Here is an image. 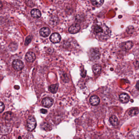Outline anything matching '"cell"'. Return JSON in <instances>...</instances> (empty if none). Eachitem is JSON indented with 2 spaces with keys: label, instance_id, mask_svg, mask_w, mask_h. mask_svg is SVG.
I'll return each mask as SVG.
<instances>
[{
  "label": "cell",
  "instance_id": "6da1fadb",
  "mask_svg": "<svg viewBox=\"0 0 139 139\" xmlns=\"http://www.w3.org/2000/svg\"><path fill=\"white\" fill-rule=\"evenodd\" d=\"M94 32L99 39L105 40L110 37L111 31L110 28L104 24L102 23L96 24L94 26Z\"/></svg>",
  "mask_w": 139,
  "mask_h": 139
},
{
  "label": "cell",
  "instance_id": "7a4b0ae2",
  "mask_svg": "<svg viewBox=\"0 0 139 139\" xmlns=\"http://www.w3.org/2000/svg\"><path fill=\"white\" fill-rule=\"evenodd\" d=\"M100 51L98 48H92L89 50V56L91 61H97L100 59Z\"/></svg>",
  "mask_w": 139,
  "mask_h": 139
},
{
  "label": "cell",
  "instance_id": "3957f363",
  "mask_svg": "<svg viewBox=\"0 0 139 139\" xmlns=\"http://www.w3.org/2000/svg\"><path fill=\"white\" fill-rule=\"evenodd\" d=\"M27 127L28 130L32 131L36 126V122L34 117H29L27 120Z\"/></svg>",
  "mask_w": 139,
  "mask_h": 139
},
{
  "label": "cell",
  "instance_id": "277c9868",
  "mask_svg": "<svg viewBox=\"0 0 139 139\" xmlns=\"http://www.w3.org/2000/svg\"><path fill=\"white\" fill-rule=\"evenodd\" d=\"M12 66L16 71H21L24 67V64L20 60L16 59L13 61Z\"/></svg>",
  "mask_w": 139,
  "mask_h": 139
},
{
  "label": "cell",
  "instance_id": "5b68a950",
  "mask_svg": "<svg viewBox=\"0 0 139 139\" xmlns=\"http://www.w3.org/2000/svg\"><path fill=\"white\" fill-rule=\"evenodd\" d=\"M42 103L44 107H50L53 104V100L50 97H46L42 100Z\"/></svg>",
  "mask_w": 139,
  "mask_h": 139
},
{
  "label": "cell",
  "instance_id": "8992f818",
  "mask_svg": "<svg viewBox=\"0 0 139 139\" xmlns=\"http://www.w3.org/2000/svg\"><path fill=\"white\" fill-rule=\"evenodd\" d=\"M89 102L92 105L97 106L100 103V99L97 96L94 95L90 97Z\"/></svg>",
  "mask_w": 139,
  "mask_h": 139
},
{
  "label": "cell",
  "instance_id": "52a82bcc",
  "mask_svg": "<svg viewBox=\"0 0 139 139\" xmlns=\"http://www.w3.org/2000/svg\"><path fill=\"white\" fill-rule=\"evenodd\" d=\"M50 39L51 41L53 43H57L60 42L61 39V36L58 33H53L51 35Z\"/></svg>",
  "mask_w": 139,
  "mask_h": 139
},
{
  "label": "cell",
  "instance_id": "ba28073f",
  "mask_svg": "<svg viewBox=\"0 0 139 139\" xmlns=\"http://www.w3.org/2000/svg\"><path fill=\"white\" fill-rule=\"evenodd\" d=\"M80 29V26L78 24H73L69 28V32L70 33L72 34H75V33H77L79 32Z\"/></svg>",
  "mask_w": 139,
  "mask_h": 139
},
{
  "label": "cell",
  "instance_id": "9c48e42d",
  "mask_svg": "<svg viewBox=\"0 0 139 139\" xmlns=\"http://www.w3.org/2000/svg\"><path fill=\"white\" fill-rule=\"evenodd\" d=\"M50 33V30L48 27H44L42 28L40 31V34L42 36L44 37H47L48 36Z\"/></svg>",
  "mask_w": 139,
  "mask_h": 139
},
{
  "label": "cell",
  "instance_id": "30bf717a",
  "mask_svg": "<svg viewBox=\"0 0 139 139\" xmlns=\"http://www.w3.org/2000/svg\"><path fill=\"white\" fill-rule=\"evenodd\" d=\"M36 55L32 52H28L26 55V59L28 62H34L36 59Z\"/></svg>",
  "mask_w": 139,
  "mask_h": 139
},
{
  "label": "cell",
  "instance_id": "8fae6325",
  "mask_svg": "<svg viewBox=\"0 0 139 139\" xmlns=\"http://www.w3.org/2000/svg\"><path fill=\"white\" fill-rule=\"evenodd\" d=\"M133 46V43L131 41H128L123 43L121 47L124 50H129Z\"/></svg>",
  "mask_w": 139,
  "mask_h": 139
},
{
  "label": "cell",
  "instance_id": "7c38bea8",
  "mask_svg": "<svg viewBox=\"0 0 139 139\" xmlns=\"http://www.w3.org/2000/svg\"><path fill=\"white\" fill-rule=\"evenodd\" d=\"M119 99L122 103H126L129 101V97L128 95L126 93H122L119 95Z\"/></svg>",
  "mask_w": 139,
  "mask_h": 139
},
{
  "label": "cell",
  "instance_id": "4fadbf2b",
  "mask_svg": "<svg viewBox=\"0 0 139 139\" xmlns=\"http://www.w3.org/2000/svg\"><path fill=\"white\" fill-rule=\"evenodd\" d=\"M59 23L58 18L56 16H51L49 19V23L53 26L56 25Z\"/></svg>",
  "mask_w": 139,
  "mask_h": 139
},
{
  "label": "cell",
  "instance_id": "5bb4252c",
  "mask_svg": "<svg viewBox=\"0 0 139 139\" xmlns=\"http://www.w3.org/2000/svg\"><path fill=\"white\" fill-rule=\"evenodd\" d=\"M31 14L32 16L35 18H39L41 16V12L38 9H33L31 12Z\"/></svg>",
  "mask_w": 139,
  "mask_h": 139
},
{
  "label": "cell",
  "instance_id": "9a60e30c",
  "mask_svg": "<svg viewBox=\"0 0 139 139\" xmlns=\"http://www.w3.org/2000/svg\"><path fill=\"white\" fill-rule=\"evenodd\" d=\"M110 122L113 126H116L118 124V120L115 116H112L109 118Z\"/></svg>",
  "mask_w": 139,
  "mask_h": 139
},
{
  "label": "cell",
  "instance_id": "2e32d148",
  "mask_svg": "<svg viewBox=\"0 0 139 139\" xmlns=\"http://www.w3.org/2000/svg\"><path fill=\"white\" fill-rule=\"evenodd\" d=\"M58 87H59V85H58V84L52 85L49 86V90L51 93L54 94V93H56L57 92Z\"/></svg>",
  "mask_w": 139,
  "mask_h": 139
},
{
  "label": "cell",
  "instance_id": "e0dca14e",
  "mask_svg": "<svg viewBox=\"0 0 139 139\" xmlns=\"http://www.w3.org/2000/svg\"><path fill=\"white\" fill-rule=\"evenodd\" d=\"M91 1L93 5L96 7H100L104 3V0H91Z\"/></svg>",
  "mask_w": 139,
  "mask_h": 139
},
{
  "label": "cell",
  "instance_id": "ac0fdd59",
  "mask_svg": "<svg viewBox=\"0 0 139 139\" xmlns=\"http://www.w3.org/2000/svg\"><path fill=\"white\" fill-rule=\"evenodd\" d=\"M93 71L94 73L95 74H98L101 71V67L99 65H95L93 66Z\"/></svg>",
  "mask_w": 139,
  "mask_h": 139
},
{
  "label": "cell",
  "instance_id": "d6986e66",
  "mask_svg": "<svg viewBox=\"0 0 139 139\" xmlns=\"http://www.w3.org/2000/svg\"><path fill=\"white\" fill-rule=\"evenodd\" d=\"M138 112H139V111H138V109L134 108L131 110L130 111H129L128 114L130 116H134L137 115Z\"/></svg>",
  "mask_w": 139,
  "mask_h": 139
},
{
  "label": "cell",
  "instance_id": "ffe728a7",
  "mask_svg": "<svg viewBox=\"0 0 139 139\" xmlns=\"http://www.w3.org/2000/svg\"><path fill=\"white\" fill-rule=\"evenodd\" d=\"M32 37L31 36H28L27 37L25 41V44L26 45H28L32 41Z\"/></svg>",
  "mask_w": 139,
  "mask_h": 139
},
{
  "label": "cell",
  "instance_id": "44dd1931",
  "mask_svg": "<svg viewBox=\"0 0 139 139\" xmlns=\"http://www.w3.org/2000/svg\"><path fill=\"white\" fill-rule=\"evenodd\" d=\"M26 4L28 6L30 7H34V4L32 0H27Z\"/></svg>",
  "mask_w": 139,
  "mask_h": 139
},
{
  "label": "cell",
  "instance_id": "7402d4cb",
  "mask_svg": "<svg viewBox=\"0 0 139 139\" xmlns=\"http://www.w3.org/2000/svg\"><path fill=\"white\" fill-rule=\"evenodd\" d=\"M134 28L133 27L130 26L127 28V32L128 33H132L134 32Z\"/></svg>",
  "mask_w": 139,
  "mask_h": 139
},
{
  "label": "cell",
  "instance_id": "603a6c76",
  "mask_svg": "<svg viewBox=\"0 0 139 139\" xmlns=\"http://www.w3.org/2000/svg\"><path fill=\"white\" fill-rule=\"evenodd\" d=\"M4 109H5V105L3 103V102H1V109H0V112L1 113H2V112L4 111Z\"/></svg>",
  "mask_w": 139,
  "mask_h": 139
},
{
  "label": "cell",
  "instance_id": "cb8c5ba5",
  "mask_svg": "<svg viewBox=\"0 0 139 139\" xmlns=\"http://www.w3.org/2000/svg\"><path fill=\"white\" fill-rule=\"evenodd\" d=\"M134 65L135 66L139 68V60H136L134 63Z\"/></svg>",
  "mask_w": 139,
  "mask_h": 139
},
{
  "label": "cell",
  "instance_id": "d4e9b609",
  "mask_svg": "<svg viewBox=\"0 0 139 139\" xmlns=\"http://www.w3.org/2000/svg\"><path fill=\"white\" fill-rule=\"evenodd\" d=\"M41 112L42 114H45L47 113L48 111H47V110H45V109H42L41 110Z\"/></svg>",
  "mask_w": 139,
  "mask_h": 139
},
{
  "label": "cell",
  "instance_id": "484cf974",
  "mask_svg": "<svg viewBox=\"0 0 139 139\" xmlns=\"http://www.w3.org/2000/svg\"><path fill=\"white\" fill-rule=\"evenodd\" d=\"M136 88H137V89L139 91V81H138L137 84L136 85Z\"/></svg>",
  "mask_w": 139,
  "mask_h": 139
},
{
  "label": "cell",
  "instance_id": "4316f807",
  "mask_svg": "<svg viewBox=\"0 0 139 139\" xmlns=\"http://www.w3.org/2000/svg\"><path fill=\"white\" fill-rule=\"evenodd\" d=\"M14 88L18 90L20 88V87H19L18 85H15V87H14Z\"/></svg>",
  "mask_w": 139,
  "mask_h": 139
},
{
  "label": "cell",
  "instance_id": "83f0119b",
  "mask_svg": "<svg viewBox=\"0 0 139 139\" xmlns=\"http://www.w3.org/2000/svg\"><path fill=\"white\" fill-rule=\"evenodd\" d=\"M18 139H21V136L19 137Z\"/></svg>",
  "mask_w": 139,
  "mask_h": 139
},
{
  "label": "cell",
  "instance_id": "f1b7e54d",
  "mask_svg": "<svg viewBox=\"0 0 139 139\" xmlns=\"http://www.w3.org/2000/svg\"><path fill=\"white\" fill-rule=\"evenodd\" d=\"M80 139V138H78V139Z\"/></svg>",
  "mask_w": 139,
  "mask_h": 139
}]
</instances>
